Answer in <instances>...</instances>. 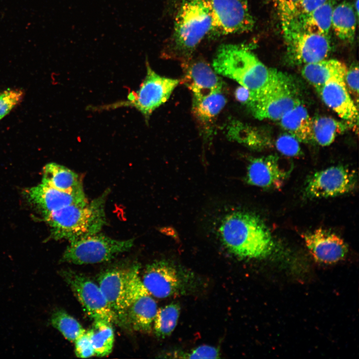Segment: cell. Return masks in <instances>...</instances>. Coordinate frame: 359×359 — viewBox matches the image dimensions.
<instances>
[{
  "label": "cell",
  "instance_id": "836d02e7",
  "mask_svg": "<svg viewBox=\"0 0 359 359\" xmlns=\"http://www.w3.org/2000/svg\"><path fill=\"white\" fill-rule=\"evenodd\" d=\"M175 355L184 359H218L219 358V350L208 345H201L192 350L190 352Z\"/></svg>",
  "mask_w": 359,
  "mask_h": 359
},
{
  "label": "cell",
  "instance_id": "d6986e66",
  "mask_svg": "<svg viewBox=\"0 0 359 359\" xmlns=\"http://www.w3.org/2000/svg\"><path fill=\"white\" fill-rule=\"evenodd\" d=\"M318 92L324 103L341 118L352 125L358 124V110L344 81H330Z\"/></svg>",
  "mask_w": 359,
  "mask_h": 359
},
{
  "label": "cell",
  "instance_id": "2e32d148",
  "mask_svg": "<svg viewBox=\"0 0 359 359\" xmlns=\"http://www.w3.org/2000/svg\"><path fill=\"white\" fill-rule=\"evenodd\" d=\"M280 165L279 158L270 155L251 158L247 168L246 180L252 185L266 189L281 187L290 175Z\"/></svg>",
  "mask_w": 359,
  "mask_h": 359
},
{
  "label": "cell",
  "instance_id": "83f0119b",
  "mask_svg": "<svg viewBox=\"0 0 359 359\" xmlns=\"http://www.w3.org/2000/svg\"><path fill=\"white\" fill-rule=\"evenodd\" d=\"M180 312V306L176 303L158 309L153 325L157 337L164 339L172 334L177 325Z\"/></svg>",
  "mask_w": 359,
  "mask_h": 359
},
{
  "label": "cell",
  "instance_id": "4316f807",
  "mask_svg": "<svg viewBox=\"0 0 359 359\" xmlns=\"http://www.w3.org/2000/svg\"><path fill=\"white\" fill-rule=\"evenodd\" d=\"M112 324L102 320H94L90 330L92 345L95 355L103 357L112 352L114 343V333Z\"/></svg>",
  "mask_w": 359,
  "mask_h": 359
},
{
  "label": "cell",
  "instance_id": "f546056e",
  "mask_svg": "<svg viewBox=\"0 0 359 359\" xmlns=\"http://www.w3.org/2000/svg\"><path fill=\"white\" fill-rule=\"evenodd\" d=\"M233 138L250 148L261 149L268 147L270 141L259 131L242 124H236L230 131Z\"/></svg>",
  "mask_w": 359,
  "mask_h": 359
},
{
  "label": "cell",
  "instance_id": "4dcf8cb0",
  "mask_svg": "<svg viewBox=\"0 0 359 359\" xmlns=\"http://www.w3.org/2000/svg\"><path fill=\"white\" fill-rule=\"evenodd\" d=\"M299 141L289 133H284L278 137L275 142L276 149L287 156L297 157L302 154Z\"/></svg>",
  "mask_w": 359,
  "mask_h": 359
},
{
  "label": "cell",
  "instance_id": "e575fe53",
  "mask_svg": "<svg viewBox=\"0 0 359 359\" xmlns=\"http://www.w3.org/2000/svg\"><path fill=\"white\" fill-rule=\"evenodd\" d=\"M281 23L289 21L301 0H273Z\"/></svg>",
  "mask_w": 359,
  "mask_h": 359
},
{
  "label": "cell",
  "instance_id": "277c9868",
  "mask_svg": "<svg viewBox=\"0 0 359 359\" xmlns=\"http://www.w3.org/2000/svg\"><path fill=\"white\" fill-rule=\"evenodd\" d=\"M206 0H183L175 20L173 41L177 53L186 60L212 29Z\"/></svg>",
  "mask_w": 359,
  "mask_h": 359
},
{
  "label": "cell",
  "instance_id": "d6a6232c",
  "mask_svg": "<svg viewBox=\"0 0 359 359\" xmlns=\"http://www.w3.org/2000/svg\"><path fill=\"white\" fill-rule=\"evenodd\" d=\"M74 343L75 353L77 357L85 359L95 355L91 343L90 330L85 331Z\"/></svg>",
  "mask_w": 359,
  "mask_h": 359
},
{
  "label": "cell",
  "instance_id": "f35d334b",
  "mask_svg": "<svg viewBox=\"0 0 359 359\" xmlns=\"http://www.w3.org/2000/svg\"><path fill=\"white\" fill-rule=\"evenodd\" d=\"M359 0H356L355 3V10L358 16L359 15Z\"/></svg>",
  "mask_w": 359,
  "mask_h": 359
},
{
  "label": "cell",
  "instance_id": "484cf974",
  "mask_svg": "<svg viewBox=\"0 0 359 359\" xmlns=\"http://www.w3.org/2000/svg\"><path fill=\"white\" fill-rule=\"evenodd\" d=\"M347 123L349 122L344 123L326 116L314 118L312 119L313 140L322 146L331 145L336 137L348 128L346 124Z\"/></svg>",
  "mask_w": 359,
  "mask_h": 359
},
{
  "label": "cell",
  "instance_id": "7402d4cb",
  "mask_svg": "<svg viewBox=\"0 0 359 359\" xmlns=\"http://www.w3.org/2000/svg\"><path fill=\"white\" fill-rule=\"evenodd\" d=\"M41 182L70 193L85 194L79 175L56 163H48L44 166Z\"/></svg>",
  "mask_w": 359,
  "mask_h": 359
},
{
  "label": "cell",
  "instance_id": "f1b7e54d",
  "mask_svg": "<svg viewBox=\"0 0 359 359\" xmlns=\"http://www.w3.org/2000/svg\"><path fill=\"white\" fill-rule=\"evenodd\" d=\"M50 323L66 339L73 343L86 331L75 318L62 309L52 313Z\"/></svg>",
  "mask_w": 359,
  "mask_h": 359
},
{
  "label": "cell",
  "instance_id": "5bb4252c",
  "mask_svg": "<svg viewBox=\"0 0 359 359\" xmlns=\"http://www.w3.org/2000/svg\"><path fill=\"white\" fill-rule=\"evenodd\" d=\"M24 195L28 203L39 211L43 218L65 206L88 201L85 194L70 193L42 182L25 189Z\"/></svg>",
  "mask_w": 359,
  "mask_h": 359
},
{
  "label": "cell",
  "instance_id": "8d00e7d4",
  "mask_svg": "<svg viewBox=\"0 0 359 359\" xmlns=\"http://www.w3.org/2000/svg\"><path fill=\"white\" fill-rule=\"evenodd\" d=\"M345 83L349 92L358 98L359 68L358 65H353L348 68L345 77Z\"/></svg>",
  "mask_w": 359,
  "mask_h": 359
},
{
  "label": "cell",
  "instance_id": "30bf717a",
  "mask_svg": "<svg viewBox=\"0 0 359 359\" xmlns=\"http://www.w3.org/2000/svg\"><path fill=\"white\" fill-rule=\"evenodd\" d=\"M212 17V32L220 35L251 31L255 20L246 0H206Z\"/></svg>",
  "mask_w": 359,
  "mask_h": 359
},
{
  "label": "cell",
  "instance_id": "e0dca14e",
  "mask_svg": "<svg viewBox=\"0 0 359 359\" xmlns=\"http://www.w3.org/2000/svg\"><path fill=\"white\" fill-rule=\"evenodd\" d=\"M131 267L112 268L102 272L98 278V286L119 324L124 326L125 299Z\"/></svg>",
  "mask_w": 359,
  "mask_h": 359
},
{
  "label": "cell",
  "instance_id": "603a6c76",
  "mask_svg": "<svg viewBox=\"0 0 359 359\" xmlns=\"http://www.w3.org/2000/svg\"><path fill=\"white\" fill-rule=\"evenodd\" d=\"M279 121L281 127L299 142L307 143L313 140L312 119L301 103L287 112Z\"/></svg>",
  "mask_w": 359,
  "mask_h": 359
},
{
  "label": "cell",
  "instance_id": "ffe728a7",
  "mask_svg": "<svg viewBox=\"0 0 359 359\" xmlns=\"http://www.w3.org/2000/svg\"><path fill=\"white\" fill-rule=\"evenodd\" d=\"M334 7V0H328L312 12L282 23V26L329 38Z\"/></svg>",
  "mask_w": 359,
  "mask_h": 359
},
{
  "label": "cell",
  "instance_id": "d4e9b609",
  "mask_svg": "<svg viewBox=\"0 0 359 359\" xmlns=\"http://www.w3.org/2000/svg\"><path fill=\"white\" fill-rule=\"evenodd\" d=\"M226 99L221 91L202 98H193L192 111L205 124L211 123L225 106Z\"/></svg>",
  "mask_w": 359,
  "mask_h": 359
},
{
  "label": "cell",
  "instance_id": "74e56055",
  "mask_svg": "<svg viewBox=\"0 0 359 359\" xmlns=\"http://www.w3.org/2000/svg\"><path fill=\"white\" fill-rule=\"evenodd\" d=\"M235 97L238 102L247 107L251 100V92L247 88L240 86L235 90Z\"/></svg>",
  "mask_w": 359,
  "mask_h": 359
},
{
  "label": "cell",
  "instance_id": "6da1fadb",
  "mask_svg": "<svg viewBox=\"0 0 359 359\" xmlns=\"http://www.w3.org/2000/svg\"><path fill=\"white\" fill-rule=\"evenodd\" d=\"M218 232L224 247L239 258H266L277 249L267 225L250 212L237 210L227 213L220 222Z\"/></svg>",
  "mask_w": 359,
  "mask_h": 359
},
{
  "label": "cell",
  "instance_id": "8fae6325",
  "mask_svg": "<svg viewBox=\"0 0 359 359\" xmlns=\"http://www.w3.org/2000/svg\"><path fill=\"white\" fill-rule=\"evenodd\" d=\"M356 172L344 166H332L310 176L305 184V195L310 198L334 197L354 190L357 184Z\"/></svg>",
  "mask_w": 359,
  "mask_h": 359
},
{
  "label": "cell",
  "instance_id": "52a82bcc",
  "mask_svg": "<svg viewBox=\"0 0 359 359\" xmlns=\"http://www.w3.org/2000/svg\"><path fill=\"white\" fill-rule=\"evenodd\" d=\"M158 309L156 301L142 282L139 265H133L125 299L124 327L150 333Z\"/></svg>",
  "mask_w": 359,
  "mask_h": 359
},
{
  "label": "cell",
  "instance_id": "9a60e30c",
  "mask_svg": "<svg viewBox=\"0 0 359 359\" xmlns=\"http://www.w3.org/2000/svg\"><path fill=\"white\" fill-rule=\"evenodd\" d=\"M316 261L326 264L336 263L346 256L348 248L345 241L334 232L318 228L301 235Z\"/></svg>",
  "mask_w": 359,
  "mask_h": 359
},
{
  "label": "cell",
  "instance_id": "3957f363",
  "mask_svg": "<svg viewBox=\"0 0 359 359\" xmlns=\"http://www.w3.org/2000/svg\"><path fill=\"white\" fill-rule=\"evenodd\" d=\"M109 190L83 204H71L44 217L55 240L69 241L99 232L106 223L105 204Z\"/></svg>",
  "mask_w": 359,
  "mask_h": 359
},
{
  "label": "cell",
  "instance_id": "ba28073f",
  "mask_svg": "<svg viewBox=\"0 0 359 359\" xmlns=\"http://www.w3.org/2000/svg\"><path fill=\"white\" fill-rule=\"evenodd\" d=\"M59 274L90 318L119 325L98 285L83 274L71 269L62 270Z\"/></svg>",
  "mask_w": 359,
  "mask_h": 359
},
{
  "label": "cell",
  "instance_id": "5b68a950",
  "mask_svg": "<svg viewBox=\"0 0 359 359\" xmlns=\"http://www.w3.org/2000/svg\"><path fill=\"white\" fill-rule=\"evenodd\" d=\"M300 103L293 80L287 74L273 69L267 85L248 108L259 120H279Z\"/></svg>",
  "mask_w": 359,
  "mask_h": 359
},
{
  "label": "cell",
  "instance_id": "9c48e42d",
  "mask_svg": "<svg viewBox=\"0 0 359 359\" xmlns=\"http://www.w3.org/2000/svg\"><path fill=\"white\" fill-rule=\"evenodd\" d=\"M146 75L136 92L128 96L125 103L134 107L148 118L165 103L180 80L162 76L154 71L146 60Z\"/></svg>",
  "mask_w": 359,
  "mask_h": 359
},
{
  "label": "cell",
  "instance_id": "ac0fdd59",
  "mask_svg": "<svg viewBox=\"0 0 359 359\" xmlns=\"http://www.w3.org/2000/svg\"><path fill=\"white\" fill-rule=\"evenodd\" d=\"M192 92L193 97L202 98L221 91L223 82L206 62L186 61L180 80Z\"/></svg>",
  "mask_w": 359,
  "mask_h": 359
},
{
  "label": "cell",
  "instance_id": "44dd1931",
  "mask_svg": "<svg viewBox=\"0 0 359 359\" xmlns=\"http://www.w3.org/2000/svg\"><path fill=\"white\" fill-rule=\"evenodd\" d=\"M346 65L336 59H324L304 65L302 74L304 78L318 92L327 82L344 81L348 70Z\"/></svg>",
  "mask_w": 359,
  "mask_h": 359
},
{
  "label": "cell",
  "instance_id": "7a4b0ae2",
  "mask_svg": "<svg viewBox=\"0 0 359 359\" xmlns=\"http://www.w3.org/2000/svg\"><path fill=\"white\" fill-rule=\"evenodd\" d=\"M217 74L237 82L251 92L248 107L267 85L273 73L255 55L243 45L224 44L217 49L212 61Z\"/></svg>",
  "mask_w": 359,
  "mask_h": 359
},
{
  "label": "cell",
  "instance_id": "1f68e13d",
  "mask_svg": "<svg viewBox=\"0 0 359 359\" xmlns=\"http://www.w3.org/2000/svg\"><path fill=\"white\" fill-rule=\"evenodd\" d=\"M23 92L20 89H7L0 93V120L22 100Z\"/></svg>",
  "mask_w": 359,
  "mask_h": 359
},
{
  "label": "cell",
  "instance_id": "7c38bea8",
  "mask_svg": "<svg viewBox=\"0 0 359 359\" xmlns=\"http://www.w3.org/2000/svg\"><path fill=\"white\" fill-rule=\"evenodd\" d=\"M287 57L295 64H307L326 59L331 51L329 38L282 26Z\"/></svg>",
  "mask_w": 359,
  "mask_h": 359
},
{
  "label": "cell",
  "instance_id": "cb8c5ba5",
  "mask_svg": "<svg viewBox=\"0 0 359 359\" xmlns=\"http://www.w3.org/2000/svg\"><path fill=\"white\" fill-rule=\"evenodd\" d=\"M357 17L354 7L347 1L334 6L331 27L337 36L341 40L352 42L356 33Z\"/></svg>",
  "mask_w": 359,
  "mask_h": 359
},
{
  "label": "cell",
  "instance_id": "4fadbf2b",
  "mask_svg": "<svg viewBox=\"0 0 359 359\" xmlns=\"http://www.w3.org/2000/svg\"><path fill=\"white\" fill-rule=\"evenodd\" d=\"M142 282L153 296L166 298L185 290V280L176 266L167 260H157L146 265Z\"/></svg>",
  "mask_w": 359,
  "mask_h": 359
},
{
  "label": "cell",
  "instance_id": "d590c367",
  "mask_svg": "<svg viewBox=\"0 0 359 359\" xmlns=\"http://www.w3.org/2000/svg\"><path fill=\"white\" fill-rule=\"evenodd\" d=\"M328 0H301L297 6L292 18L289 21L296 17L312 12L323 5Z\"/></svg>",
  "mask_w": 359,
  "mask_h": 359
},
{
  "label": "cell",
  "instance_id": "8992f818",
  "mask_svg": "<svg viewBox=\"0 0 359 359\" xmlns=\"http://www.w3.org/2000/svg\"><path fill=\"white\" fill-rule=\"evenodd\" d=\"M60 259V262L76 265L109 261L130 250L134 239H113L99 232L71 241Z\"/></svg>",
  "mask_w": 359,
  "mask_h": 359
}]
</instances>
